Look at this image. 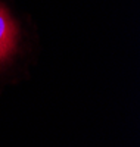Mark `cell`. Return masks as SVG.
Masks as SVG:
<instances>
[{"label": "cell", "mask_w": 140, "mask_h": 147, "mask_svg": "<svg viewBox=\"0 0 140 147\" xmlns=\"http://www.w3.org/2000/svg\"><path fill=\"white\" fill-rule=\"evenodd\" d=\"M16 38H18L16 24L7 12V9L3 5H0V63H3L15 52Z\"/></svg>", "instance_id": "obj_1"}]
</instances>
